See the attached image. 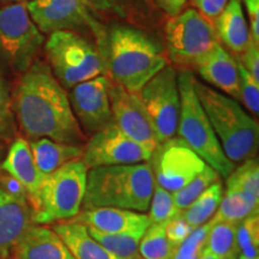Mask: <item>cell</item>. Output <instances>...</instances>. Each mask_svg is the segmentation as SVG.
I'll list each match as a JSON object with an SVG mask.
<instances>
[{"instance_id": "6da1fadb", "label": "cell", "mask_w": 259, "mask_h": 259, "mask_svg": "<svg viewBox=\"0 0 259 259\" xmlns=\"http://www.w3.org/2000/svg\"><path fill=\"white\" fill-rule=\"evenodd\" d=\"M12 108L19 128L29 141L50 138L73 145L85 143V135L73 114L66 90L44 61L36 60L18 77Z\"/></svg>"}, {"instance_id": "7a4b0ae2", "label": "cell", "mask_w": 259, "mask_h": 259, "mask_svg": "<svg viewBox=\"0 0 259 259\" xmlns=\"http://www.w3.org/2000/svg\"><path fill=\"white\" fill-rule=\"evenodd\" d=\"M107 76L130 93L138 94L157 72L168 65L167 56L156 38L132 25L113 24L97 40Z\"/></svg>"}, {"instance_id": "3957f363", "label": "cell", "mask_w": 259, "mask_h": 259, "mask_svg": "<svg viewBox=\"0 0 259 259\" xmlns=\"http://www.w3.org/2000/svg\"><path fill=\"white\" fill-rule=\"evenodd\" d=\"M149 162L88 170L82 208H119L147 212L154 190Z\"/></svg>"}, {"instance_id": "277c9868", "label": "cell", "mask_w": 259, "mask_h": 259, "mask_svg": "<svg viewBox=\"0 0 259 259\" xmlns=\"http://www.w3.org/2000/svg\"><path fill=\"white\" fill-rule=\"evenodd\" d=\"M194 90L227 158L238 163L255 157L259 144L257 120L236 100L197 79Z\"/></svg>"}, {"instance_id": "5b68a950", "label": "cell", "mask_w": 259, "mask_h": 259, "mask_svg": "<svg viewBox=\"0 0 259 259\" xmlns=\"http://www.w3.org/2000/svg\"><path fill=\"white\" fill-rule=\"evenodd\" d=\"M194 76L189 70L178 72L180 93V113L178 122V137L183 139L202 160L219 176L226 179L235 166L227 158L196 90Z\"/></svg>"}, {"instance_id": "8992f818", "label": "cell", "mask_w": 259, "mask_h": 259, "mask_svg": "<svg viewBox=\"0 0 259 259\" xmlns=\"http://www.w3.org/2000/svg\"><path fill=\"white\" fill-rule=\"evenodd\" d=\"M88 170L80 157L45 177L37 205L31 210L32 223L46 226L76 218L83 205Z\"/></svg>"}, {"instance_id": "52a82bcc", "label": "cell", "mask_w": 259, "mask_h": 259, "mask_svg": "<svg viewBox=\"0 0 259 259\" xmlns=\"http://www.w3.org/2000/svg\"><path fill=\"white\" fill-rule=\"evenodd\" d=\"M47 65L64 89L107 74L99 50L89 38L74 31H56L44 45Z\"/></svg>"}, {"instance_id": "ba28073f", "label": "cell", "mask_w": 259, "mask_h": 259, "mask_svg": "<svg viewBox=\"0 0 259 259\" xmlns=\"http://www.w3.org/2000/svg\"><path fill=\"white\" fill-rule=\"evenodd\" d=\"M44 45V34L31 21L25 3L0 9V74H23Z\"/></svg>"}, {"instance_id": "9c48e42d", "label": "cell", "mask_w": 259, "mask_h": 259, "mask_svg": "<svg viewBox=\"0 0 259 259\" xmlns=\"http://www.w3.org/2000/svg\"><path fill=\"white\" fill-rule=\"evenodd\" d=\"M167 57L183 70L197 63L220 44L213 23L193 9L169 17L163 24Z\"/></svg>"}, {"instance_id": "30bf717a", "label": "cell", "mask_w": 259, "mask_h": 259, "mask_svg": "<svg viewBox=\"0 0 259 259\" xmlns=\"http://www.w3.org/2000/svg\"><path fill=\"white\" fill-rule=\"evenodd\" d=\"M145 111L156 131L158 142L177 136L180 113L178 71L174 66L163 67L138 92Z\"/></svg>"}, {"instance_id": "8fae6325", "label": "cell", "mask_w": 259, "mask_h": 259, "mask_svg": "<svg viewBox=\"0 0 259 259\" xmlns=\"http://www.w3.org/2000/svg\"><path fill=\"white\" fill-rule=\"evenodd\" d=\"M155 184L176 193L206 167V163L179 137L160 142L149 160Z\"/></svg>"}, {"instance_id": "7c38bea8", "label": "cell", "mask_w": 259, "mask_h": 259, "mask_svg": "<svg viewBox=\"0 0 259 259\" xmlns=\"http://www.w3.org/2000/svg\"><path fill=\"white\" fill-rule=\"evenodd\" d=\"M31 21L42 34L88 31L96 41L105 28L90 14L83 0H30L25 3Z\"/></svg>"}, {"instance_id": "4fadbf2b", "label": "cell", "mask_w": 259, "mask_h": 259, "mask_svg": "<svg viewBox=\"0 0 259 259\" xmlns=\"http://www.w3.org/2000/svg\"><path fill=\"white\" fill-rule=\"evenodd\" d=\"M153 151L127 137L114 122L94 134L84 148L83 160L89 169L149 162Z\"/></svg>"}, {"instance_id": "5bb4252c", "label": "cell", "mask_w": 259, "mask_h": 259, "mask_svg": "<svg viewBox=\"0 0 259 259\" xmlns=\"http://www.w3.org/2000/svg\"><path fill=\"white\" fill-rule=\"evenodd\" d=\"M111 84L109 76L102 74L70 89L67 96L71 108L83 132L94 135L113 121L109 99Z\"/></svg>"}, {"instance_id": "9a60e30c", "label": "cell", "mask_w": 259, "mask_h": 259, "mask_svg": "<svg viewBox=\"0 0 259 259\" xmlns=\"http://www.w3.org/2000/svg\"><path fill=\"white\" fill-rule=\"evenodd\" d=\"M109 99L113 122L127 137L143 145L148 150L154 151L160 142L138 94L130 93L112 82Z\"/></svg>"}, {"instance_id": "2e32d148", "label": "cell", "mask_w": 259, "mask_h": 259, "mask_svg": "<svg viewBox=\"0 0 259 259\" xmlns=\"http://www.w3.org/2000/svg\"><path fill=\"white\" fill-rule=\"evenodd\" d=\"M83 3L97 21L132 25L145 31L156 28L161 21V11L154 0H83Z\"/></svg>"}, {"instance_id": "e0dca14e", "label": "cell", "mask_w": 259, "mask_h": 259, "mask_svg": "<svg viewBox=\"0 0 259 259\" xmlns=\"http://www.w3.org/2000/svg\"><path fill=\"white\" fill-rule=\"evenodd\" d=\"M194 69L213 88L227 94L232 99L240 100V74L238 60L226 48H223L221 44L204 56Z\"/></svg>"}, {"instance_id": "ac0fdd59", "label": "cell", "mask_w": 259, "mask_h": 259, "mask_svg": "<svg viewBox=\"0 0 259 259\" xmlns=\"http://www.w3.org/2000/svg\"><path fill=\"white\" fill-rule=\"evenodd\" d=\"M72 222L102 233H139L151 225L148 213L119 208H82Z\"/></svg>"}, {"instance_id": "d6986e66", "label": "cell", "mask_w": 259, "mask_h": 259, "mask_svg": "<svg viewBox=\"0 0 259 259\" xmlns=\"http://www.w3.org/2000/svg\"><path fill=\"white\" fill-rule=\"evenodd\" d=\"M0 169L14 177L25 187L29 206L31 210L36 208L38 194L46 176H44L35 164L27 139L17 137L11 142L6 157L0 164Z\"/></svg>"}, {"instance_id": "ffe728a7", "label": "cell", "mask_w": 259, "mask_h": 259, "mask_svg": "<svg viewBox=\"0 0 259 259\" xmlns=\"http://www.w3.org/2000/svg\"><path fill=\"white\" fill-rule=\"evenodd\" d=\"M14 259H74L52 227L31 223L14 250Z\"/></svg>"}, {"instance_id": "44dd1931", "label": "cell", "mask_w": 259, "mask_h": 259, "mask_svg": "<svg viewBox=\"0 0 259 259\" xmlns=\"http://www.w3.org/2000/svg\"><path fill=\"white\" fill-rule=\"evenodd\" d=\"M31 223L29 204L0 189V259H14L15 246Z\"/></svg>"}, {"instance_id": "7402d4cb", "label": "cell", "mask_w": 259, "mask_h": 259, "mask_svg": "<svg viewBox=\"0 0 259 259\" xmlns=\"http://www.w3.org/2000/svg\"><path fill=\"white\" fill-rule=\"evenodd\" d=\"M213 27L220 44L236 56L244 53L252 40L241 0H229L223 11L213 22Z\"/></svg>"}, {"instance_id": "603a6c76", "label": "cell", "mask_w": 259, "mask_h": 259, "mask_svg": "<svg viewBox=\"0 0 259 259\" xmlns=\"http://www.w3.org/2000/svg\"><path fill=\"white\" fill-rule=\"evenodd\" d=\"M52 228L60 236L74 259H120L100 245L82 223L64 221L56 223Z\"/></svg>"}, {"instance_id": "cb8c5ba5", "label": "cell", "mask_w": 259, "mask_h": 259, "mask_svg": "<svg viewBox=\"0 0 259 259\" xmlns=\"http://www.w3.org/2000/svg\"><path fill=\"white\" fill-rule=\"evenodd\" d=\"M35 164L44 176L59 169L64 164L83 157V145H73L52 141L50 138H38L29 141Z\"/></svg>"}, {"instance_id": "d4e9b609", "label": "cell", "mask_w": 259, "mask_h": 259, "mask_svg": "<svg viewBox=\"0 0 259 259\" xmlns=\"http://www.w3.org/2000/svg\"><path fill=\"white\" fill-rule=\"evenodd\" d=\"M259 198L236 187L227 186L226 194L220 203L215 215L210 220V225L219 222L239 223L248 216L258 212Z\"/></svg>"}, {"instance_id": "484cf974", "label": "cell", "mask_w": 259, "mask_h": 259, "mask_svg": "<svg viewBox=\"0 0 259 259\" xmlns=\"http://www.w3.org/2000/svg\"><path fill=\"white\" fill-rule=\"evenodd\" d=\"M223 194H225V190H223L221 180L216 181L204 191L190 206H187L181 212V215L192 228H198L204 223L209 222L215 215L223 198Z\"/></svg>"}, {"instance_id": "4316f807", "label": "cell", "mask_w": 259, "mask_h": 259, "mask_svg": "<svg viewBox=\"0 0 259 259\" xmlns=\"http://www.w3.org/2000/svg\"><path fill=\"white\" fill-rule=\"evenodd\" d=\"M238 223L219 222L210 227L206 241V250L211 252L218 259H238L239 246Z\"/></svg>"}, {"instance_id": "83f0119b", "label": "cell", "mask_w": 259, "mask_h": 259, "mask_svg": "<svg viewBox=\"0 0 259 259\" xmlns=\"http://www.w3.org/2000/svg\"><path fill=\"white\" fill-rule=\"evenodd\" d=\"M88 228V227H87ZM89 234L107 251L120 259H139L138 246L143 234L139 233H102L88 228Z\"/></svg>"}, {"instance_id": "f1b7e54d", "label": "cell", "mask_w": 259, "mask_h": 259, "mask_svg": "<svg viewBox=\"0 0 259 259\" xmlns=\"http://www.w3.org/2000/svg\"><path fill=\"white\" fill-rule=\"evenodd\" d=\"M176 247L164 232V225H150L142 235L138 254L142 259H171Z\"/></svg>"}, {"instance_id": "f546056e", "label": "cell", "mask_w": 259, "mask_h": 259, "mask_svg": "<svg viewBox=\"0 0 259 259\" xmlns=\"http://www.w3.org/2000/svg\"><path fill=\"white\" fill-rule=\"evenodd\" d=\"M219 180H221V177L219 176L218 171L212 169L209 164H206V167L193 180H191L186 186H184L178 192L173 193L174 203H176L178 210L183 212L204 191Z\"/></svg>"}, {"instance_id": "4dcf8cb0", "label": "cell", "mask_w": 259, "mask_h": 259, "mask_svg": "<svg viewBox=\"0 0 259 259\" xmlns=\"http://www.w3.org/2000/svg\"><path fill=\"white\" fill-rule=\"evenodd\" d=\"M227 186L245 191L259 198V164L255 157L245 160L226 178Z\"/></svg>"}, {"instance_id": "1f68e13d", "label": "cell", "mask_w": 259, "mask_h": 259, "mask_svg": "<svg viewBox=\"0 0 259 259\" xmlns=\"http://www.w3.org/2000/svg\"><path fill=\"white\" fill-rule=\"evenodd\" d=\"M178 213H180V211L174 203L173 193L168 192L157 184H154L148 213L151 225H164Z\"/></svg>"}, {"instance_id": "d6a6232c", "label": "cell", "mask_w": 259, "mask_h": 259, "mask_svg": "<svg viewBox=\"0 0 259 259\" xmlns=\"http://www.w3.org/2000/svg\"><path fill=\"white\" fill-rule=\"evenodd\" d=\"M239 252L242 257L259 258V213H253L238 223Z\"/></svg>"}, {"instance_id": "836d02e7", "label": "cell", "mask_w": 259, "mask_h": 259, "mask_svg": "<svg viewBox=\"0 0 259 259\" xmlns=\"http://www.w3.org/2000/svg\"><path fill=\"white\" fill-rule=\"evenodd\" d=\"M16 118L12 108V94L6 79L0 74V142L11 143L16 137Z\"/></svg>"}, {"instance_id": "e575fe53", "label": "cell", "mask_w": 259, "mask_h": 259, "mask_svg": "<svg viewBox=\"0 0 259 259\" xmlns=\"http://www.w3.org/2000/svg\"><path fill=\"white\" fill-rule=\"evenodd\" d=\"M210 227L211 225L206 222L194 229L185 241L176 247L171 259H199L206 247Z\"/></svg>"}, {"instance_id": "d590c367", "label": "cell", "mask_w": 259, "mask_h": 259, "mask_svg": "<svg viewBox=\"0 0 259 259\" xmlns=\"http://www.w3.org/2000/svg\"><path fill=\"white\" fill-rule=\"evenodd\" d=\"M238 60V59H236ZM240 74V101L253 115L259 113V82L255 80L239 63Z\"/></svg>"}, {"instance_id": "8d00e7d4", "label": "cell", "mask_w": 259, "mask_h": 259, "mask_svg": "<svg viewBox=\"0 0 259 259\" xmlns=\"http://www.w3.org/2000/svg\"><path fill=\"white\" fill-rule=\"evenodd\" d=\"M193 231L194 228L187 223L181 212L164 223V232H166L167 239L174 247H178L181 242L185 241Z\"/></svg>"}, {"instance_id": "74e56055", "label": "cell", "mask_w": 259, "mask_h": 259, "mask_svg": "<svg viewBox=\"0 0 259 259\" xmlns=\"http://www.w3.org/2000/svg\"><path fill=\"white\" fill-rule=\"evenodd\" d=\"M241 66L259 82V47L253 40L250 41L248 46L238 58Z\"/></svg>"}, {"instance_id": "f35d334b", "label": "cell", "mask_w": 259, "mask_h": 259, "mask_svg": "<svg viewBox=\"0 0 259 259\" xmlns=\"http://www.w3.org/2000/svg\"><path fill=\"white\" fill-rule=\"evenodd\" d=\"M190 2L197 9V12H199L204 18L213 23L228 4L229 0H190Z\"/></svg>"}, {"instance_id": "ab89813d", "label": "cell", "mask_w": 259, "mask_h": 259, "mask_svg": "<svg viewBox=\"0 0 259 259\" xmlns=\"http://www.w3.org/2000/svg\"><path fill=\"white\" fill-rule=\"evenodd\" d=\"M0 189L8 193L9 196L14 197L15 199L29 204L28 193L25 187L17 179H15L14 177H11L3 170H0Z\"/></svg>"}, {"instance_id": "60d3db41", "label": "cell", "mask_w": 259, "mask_h": 259, "mask_svg": "<svg viewBox=\"0 0 259 259\" xmlns=\"http://www.w3.org/2000/svg\"><path fill=\"white\" fill-rule=\"evenodd\" d=\"M250 22L251 37L255 44H259V0H242Z\"/></svg>"}, {"instance_id": "b9f144b4", "label": "cell", "mask_w": 259, "mask_h": 259, "mask_svg": "<svg viewBox=\"0 0 259 259\" xmlns=\"http://www.w3.org/2000/svg\"><path fill=\"white\" fill-rule=\"evenodd\" d=\"M189 0H154L156 8L168 17H173L181 14Z\"/></svg>"}, {"instance_id": "7bdbcfd3", "label": "cell", "mask_w": 259, "mask_h": 259, "mask_svg": "<svg viewBox=\"0 0 259 259\" xmlns=\"http://www.w3.org/2000/svg\"><path fill=\"white\" fill-rule=\"evenodd\" d=\"M199 259H218V258H216L215 255L211 253V252L206 250V247H205V250L203 251V253H202V255H200Z\"/></svg>"}, {"instance_id": "ee69618b", "label": "cell", "mask_w": 259, "mask_h": 259, "mask_svg": "<svg viewBox=\"0 0 259 259\" xmlns=\"http://www.w3.org/2000/svg\"><path fill=\"white\" fill-rule=\"evenodd\" d=\"M3 153H4V148H3L2 145H0V164H2L3 160H4V158H3ZM0 170H2V169H0Z\"/></svg>"}, {"instance_id": "f6af8a7d", "label": "cell", "mask_w": 259, "mask_h": 259, "mask_svg": "<svg viewBox=\"0 0 259 259\" xmlns=\"http://www.w3.org/2000/svg\"><path fill=\"white\" fill-rule=\"evenodd\" d=\"M8 2H18V3H23L25 0H8Z\"/></svg>"}, {"instance_id": "bcb514c9", "label": "cell", "mask_w": 259, "mask_h": 259, "mask_svg": "<svg viewBox=\"0 0 259 259\" xmlns=\"http://www.w3.org/2000/svg\"><path fill=\"white\" fill-rule=\"evenodd\" d=\"M238 259H251V258H246V257H242V255H239ZM254 259H259V258H254Z\"/></svg>"}]
</instances>
